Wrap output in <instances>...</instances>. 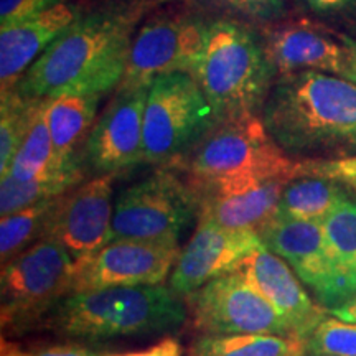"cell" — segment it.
<instances>
[{
    "label": "cell",
    "instance_id": "1",
    "mask_svg": "<svg viewBox=\"0 0 356 356\" xmlns=\"http://www.w3.org/2000/svg\"><path fill=\"white\" fill-rule=\"evenodd\" d=\"M150 2H132L79 17L17 84L29 97L104 95L126 74L134 30Z\"/></svg>",
    "mask_w": 356,
    "mask_h": 356
},
{
    "label": "cell",
    "instance_id": "2",
    "mask_svg": "<svg viewBox=\"0 0 356 356\" xmlns=\"http://www.w3.org/2000/svg\"><path fill=\"white\" fill-rule=\"evenodd\" d=\"M261 118L291 157L356 155V83L343 76L322 71L279 74Z\"/></svg>",
    "mask_w": 356,
    "mask_h": 356
},
{
    "label": "cell",
    "instance_id": "3",
    "mask_svg": "<svg viewBox=\"0 0 356 356\" xmlns=\"http://www.w3.org/2000/svg\"><path fill=\"white\" fill-rule=\"evenodd\" d=\"M275 74L264 43L251 29L234 20H215L208 25L195 78L218 122L261 115Z\"/></svg>",
    "mask_w": 356,
    "mask_h": 356
},
{
    "label": "cell",
    "instance_id": "4",
    "mask_svg": "<svg viewBox=\"0 0 356 356\" xmlns=\"http://www.w3.org/2000/svg\"><path fill=\"white\" fill-rule=\"evenodd\" d=\"M185 317L180 296L155 284L70 293L56 305L51 322L63 335L104 340L170 332Z\"/></svg>",
    "mask_w": 356,
    "mask_h": 356
},
{
    "label": "cell",
    "instance_id": "5",
    "mask_svg": "<svg viewBox=\"0 0 356 356\" xmlns=\"http://www.w3.org/2000/svg\"><path fill=\"white\" fill-rule=\"evenodd\" d=\"M168 167H180L195 188L236 178L302 177V162L269 136L261 115L216 122L188 154Z\"/></svg>",
    "mask_w": 356,
    "mask_h": 356
},
{
    "label": "cell",
    "instance_id": "6",
    "mask_svg": "<svg viewBox=\"0 0 356 356\" xmlns=\"http://www.w3.org/2000/svg\"><path fill=\"white\" fill-rule=\"evenodd\" d=\"M216 114L198 79L190 73L160 74L150 81L144 111V157L168 167L215 127Z\"/></svg>",
    "mask_w": 356,
    "mask_h": 356
},
{
    "label": "cell",
    "instance_id": "7",
    "mask_svg": "<svg viewBox=\"0 0 356 356\" xmlns=\"http://www.w3.org/2000/svg\"><path fill=\"white\" fill-rule=\"evenodd\" d=\"M198 215L197 190L186 177L162 167L115 198L111 241L132 239L177 246L181 233Z\"/></svg>",
    "mask_w": 356,
    "mask_h": 356
},
{
    "label": "cell",
    "instance_id": "8",
    "mask_svg": "<svg viewBox=\"0 0 356 356\" xmlns=\"http://www.w3.org/2000/svg\"><path fill=\"white\" fill-rule=\"evenodd\" d=\"M74 259L63 244L40 238L2 269V325L33 322L71 293Z\"/></svg>",
    "mask_w": 356,
    "mask_h": 356
},
{
    "label": "cell",
    "instance_id": "9",
    "mask_svg": "<svg viewBox=\"0 0 356 356\" xmlns=\"http://www.w3.org/2000/svg\"><path fill=\"white\" fill-rule=\"evenodd\" d=\"M185 304L195 328L204 335L297 338L287 320L280 317L279 312L249 286L236 269L185 296Z\"/></svg>",
    "mask_w": 356,
    "mask_h": 356
},
{
    "label": "cell",
    "instance_id": "10",
    "mask_svg": "<svg viewBox=\"0 0 356 356\" xmlns=\"http://www.w3.org/2000/svg\"><path fill=\"white\" fill-rule=\"evenodd\" d=\"M208 25L198 17H160L142 26L132 40L127 68L119 86L150 84L160 74L197 73Z\"/></svg>",
    "mask_w": 356,
    "mask_h": 356
},
{
    "label": "cell",
    "instance_id": "11",
    "mask_svg": "<svg viewBox=\"0 0 356 356\" xmlns=\"http://www.w3.org/2000/svg\"><path fill=\"white\" fill-rule=\"evenodd\" d=\"M262 244L289 262L320 305L330 310L351 299L340 270L333 261L320 221L275 216L259 233Z\"/></svg>",
    "mask_w": 356,
    "mask_h": 356
},
{
    "label": "cell",
    "instance_id": "12",
    "mask_svg": "<svg viewBox=\"0 0 356 356\" xmlns=\"http://www.w3.org/2000/svg\"><path fill=\"white\" fill-rule=\"evenodd\" d=\"M178 246L118 239L74 261L71 293L121 286H155L170 273Z\"/></svg>",
    "mask_w": 356,
    "mask_h": 356
},
{
    "label": "cell",
    "instance_id": "13",
    "mask_svg": "<svg viewBox=\"0 0 356 356\" xmlns=\"http://www.w3.org/2000/svg\"><path fill=\"white\" fill-rule=\"evenodd\" d=\"M114 173H102L60 195L48 216L43 238L63 244L74 261L111 241Z\"/></svg>",
    "mask_w": 356,
    "mask_h": 356
},
{
    "label": "cell",
    "instance_id": "14",
    "mask_svg": "<svg viewBox=\"0 0 356 356\" xmlns=\"http://www.w3.org/2000/svg\"><path fill=\"white\" fill-rule=\"evenodd\" d=\"M149 86H119L113 102L92 126L84 145V157L96 172L118 175L142 163Z\"/></svg>",
    "mask_w": 356,
    "mask_h": 356
},
{
    "label": "cell",
    "instance_id": "15",
    "mask_svg": "<svg viewBox=\"0 0 356 356\" xmlns=\"http://www.w3.org/2000/svg\"><path fill=\"white\" fill-rule=\"evenodd\" d=\"M262 241L254 231L229 229L198 216V226L177 257L170 289L185 297L210 280L234 270Z\"/></svg>",
    "mask_w": 356,
    "mask_h": 356
},
{
    "label": "cell",
    "instance_id": "16",
    "mask_svg": "<svg viewBox=\"0 0 356 356\" xmlns=\"http://www.w3.org/2000/svg\"><path fill=\"white\" fill-rule=\"evenodd\" d=\"M293 178H236L218 184L197 186L200 215L210 218L229 229H262L277 215L284 188Z\"/></svg>",
    "mask_w": 356,
    "mask_h": 356
},
{
    "label": "cell",
    "instance_id": "17",
    "mask_svg": "<svg viewBox=\"0 0 356 356\" xmlns=\"http://www.w3.org/2000/svg\"><path fill=\"white\" fill-rule=\"evenodd\" d=\"M236 270L279 312L280 317L287 320L297 338L307 340L328 315L323 305H317L310 299L289 262L262 243L239 262Z\"/></svg>",
    "mask_w": 356,
    "mask_h": 356
},
{
    "label": "cell",
    "instance_id": "18",
    "mask_svg": "<svg viewBox=\"0 0 356 356\" xmlns=\"http://www.w3.org/2000/svg\"><path fill=\"white\" fill-rule=\"evenodd\" d=\"M277 74L322 71L343 76L348 53L340 35L333 37L322 25L293 20L269 29L262 38Z\"/></svg>",
    "mask_w": 356,
    "mask_h": 356
},
{
    "label": "cell",
    "instance_id": "19",
    "mask_svg": "<svg viewBox=\"0 0 356 356\" xmlns=\"http://www.w3.org/2000/svg\"><path fill=\"white\" fill-rule=\"evenodd\" d=\"M73 3L60 2L47 10L0 29V89L17 88L22 76L50 44L79 19Z\"/></svg>",
    "mask_w": 356,
    "mask_h": 356
},
{
    "label": "cell",
    "instance_id": "20",
    "mask_svg": "<svg viewBox=\"0 0 356 356\" xmlns=\"http://www.w3.org/2000/svg\"><path fill=\"white\" fill-rule=\"evenodd\" d=\"M102 95H60L47 97V121L53 142V163H68L81 159L79 149L86 145L95 126Z\"/></svg>",
    "mask_w": 356,
    "mask_h": 356
},
{
    "label": "cell",
    "instance_id": "21",
    "mask_svg": "<svg viewBox=\"0 0 356 356\" xmlns=\"http://www.w3.org/2000/svg\"><path fill=\"white\" fill-rule=\"evenodd\" d=\"M84 172L81 159L68 163H50L43 172L30 180H17L10 175L2 177L0 181V215L32 207L35 203L51 200L66 193L74 186L83 184Z\"/></svg>",
    "mask_w": 356,
    "mask_h": 356
},
{
    "label": "cell",
    "instance_id": "22",
    "mask_svg": "<svg viewBox=\"0 0 356 356\" xmlns=\"http://www.w3.org/2000/svg\"><path fill=\"white\" fill-rule=\"evenodd\" d=\"M340 184L318 175L293 178L280 195L275 216L322 222L337 207L350 200Z\"/></svg>",
    "mask_w": 356,
    "mask_h": 356
},
{
    "label": "cell",
    "instance_id": "23",
    "mask_svg": "<svg viewBox=\"0 0 356 356\" xmlns=\"http://www.w3.org/2000/svg\"><path fill=\"white\" fill-rule=\"evenodd\" d=\"M305 340L280 335H203L188 356H305Z\"/></svg>",
    "mask_w": 356,
    "mask_h": 356
},
{
    "label": "cell",
    "instance_id": "24",
    "mask_svg": "<svg viewBox=\"0 0 356 356\" xmlns=\"http://www.w3.org/2000/svg\"><path fill=\"white\" fill-rule=\"evenodd\" d=\"M332 257L351 296H356V203L346 200L322 221Z\"/></svg>",
    "mask_w": 356,
    "mask_h": 356
},
{
    "label": "cell",
    "instance_id": "25",
    "mask_svg": "<svg viewBox=\"0 0 356 356\" xmlns=\"http://www.w3.org/2000/svg\"><path fill=\"white\" fill-rule=\"evenodd\" d=\"M53 162V142L47 121V97H40L24 140L17 150L7 175L30 180Z\"/></svg>",
    "mask_w": 356,
    "mask_h": 356
},
{
    "label": "cell",
    "instance_id": "26",
    "mask_svg": "<svg viewBox=\"0 0 356 356\" xmlns=\"http://www.w3.org/2000/svg\"><path fill=\"white\" fill-rule=\"evenodd\" d=\"M56 198L44 200V202L35 203L32 207H26L8 216H2V222H0L2 262L12 259L13 256L33 244L32 241H38L40 238H43L44 226H47L48 216L55 207Z\"/></svg>",
    "mask_w": 356,
    "mask_h": 356
},
{
    "label": "cell",
    "instance_id": "27",
    "mask_svg": "<svg viewBox=\"0 0 356 356\" xmlns=\"http://www.w3.org/2000/svg\"><path fill=\"white\" fill-rule=\"evenodd\" d=\"M40 97H29L13 89L2 95L0 106V175L6 177L17 150L29 131Z\"/></svg>",
    "mask_w": 356,
    "mask_h": 356
},
{
    "label": "cell",
    "instance_id": "28",
    "mask_svg": "<svg viewBox=\"0 0 356 356\" xmlns=\"http://www.w3.org/2000/svg\"><path fill=\"white\" fill-rule=\"evenodd\" d=\"M307 355L356 356V323L325 317L305 340Z\"/></svg>",
    "mask_w": 356,
    "mask_h": 356
},
{
    "label": "cell",
    "instance_id": "29",
    "mask_svg": "<svg viewBox=\"0 0 356 356\" xmlns=\"http://www.w3.org/2000/svg\"><path fill=\"white\" fill-rule=\"evenodd\" d=\"M2 356H96L86 348L79 346H50V348H40L24 351L17 346L2 343ZM111 356H180V346L175 340H163L159 345L144 351H136V353L126 355H111Z\"/></svg>",
    "mask_w": 356,
    "mask_h": 356
},
{
    "label": "cell",
    "instance_id": "30",
    "mask_svg": "<svg viewBox=\"0 0 356 356\" xmlns=\"http://www.w3.org/2000/svg\"><path fill=\"white\" fill-rule=\"evenodd\" d=\"M302 175H318L346 184L356 178V155L330 160H302Z\"/></svg>",
    "mask_w": 356,
    "mask_h": 356
},
{
    "label": "cell",
    "instance_id": "31",
    "mask_svg": "<svg viewBox=\"0 0 356 356\" xmlns=\"http://www.w3.org/2000/svg\"><path fill=\"white\" fill-rule=\"evenodd\" d=\"M229 10L239 12L249 19L269 22L277 19L284 12L287 0H215Z\"/></svg>",
    "mask_w": 356,
    "mask_h": 356
},
{
    "label": "cell",
    "instance_id": "32",
    "mask_svg": "<svg viewBox=\"0 0 356 356\" xmlns=\"http://www.w3.org/2000/svg\"><path fill=\"white\" fill-rule=\"evenodd\" d=\"M60 0H0V25L6 26L55 6Z\"/></svg>",
    "mask_w": 356,
    "mask_h": 356
},
{
    "label": "cell",
    "instance_id": "33",
    "mask_svg": "<svg viewBox=\"0 0 356 356\" xmlns=\"http://www.w3.org/2000/svg\"><path fill=\"white\" fill-rule=\"evenodd\" d=\"M310 10L322 13V15H333L356 7V0H304Z\"/></svg>",
    "mask_w": 356,
    "mask_h": 356
},
{
    "label": "cell",
    "instance_id": "34",
    "mask_svg": "<svg viewBox=\"0 0 356 356\" xmlns=\"http://www.w3.org/2000/svg\"><path fill=\"white\" fill-rule=\"evenodd\" d=\"M341 42H343L346 53H348V60H346V73L345 78L350 81L356 83V40L348 37V35H340Z\"/></svg>",
    "mask_w": 356,
    "mask_h": 356
},
{
    "label": "cell",
    "instance_id": "35",
    "mask_svg": "<svg viewBox=\"0 0 356 356\" xmlns=\"http://www.w3.org/2000/svg\"><path fill=\"white\" fill-rule=\"evenodd\" d=\"M328 315H333V317L345 320V322L356 323V296L343 302L341 305L333 307V309L328 310Z\"/></svg>",
    "mask_w": 356,
    "mask_h": 356
},
{
    "label": "cell",
    "instance_id": "36",
    "mask_svg": "<svg viewBox=\"0 0 356 356\" xmlns=\"http://www.w3.org/2000/svg\"><path fill=\"white\" fill-rule=\"evenodd\" d=\"M346 185L351 186V188H353V190L356 191V178H353V180H348V181H346Z\"/></svg>",
    "mask_w": 356,
    "mask_h": 356
},
{
    "label": "cell",
    "instance_id": "37",
    "mask_svg": "<svg viewBox=\"0 0 356 356\" xmlns=\"http://www.w3.org/2000/svg\"><path fill=\"white\" fill-rule=\"evenodd\" d=\"M305 356H312V355H305Z\"/></svg>",
    "mask_w": 356,
    "mask_h": 356
}]
</instances>
